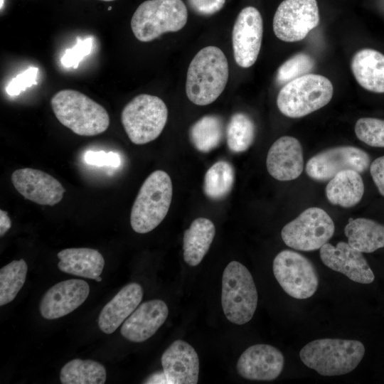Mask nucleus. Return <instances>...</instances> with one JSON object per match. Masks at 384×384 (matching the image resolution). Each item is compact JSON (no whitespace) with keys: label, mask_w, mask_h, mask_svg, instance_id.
I'll use <instances>...</instances> for the list:
<instances>
[{"label":"nucleus","mask_w":384,"mask_h":384,"mask_svg":"<svg viewBox=\"0 0 384 384\" xmlns=\"http://www.w3.org/2000/svg\"><path fill=\"white\" fill-rule=\"evenodd\" d=\"M370 172L380 193L384 196V156L377 158L370 164Z\"/></svg>","instance_id":"4c0bfd02"},{"label":"nucleus","mask_w":384,"mask_h":384,"mask_svg":"<svg viewBox=\"0 0 384 384\" xmlns=\"http://www.w3.org/2000/svg\"><path fill=\"white\" fill-rule=\"evenodd\" d=\"M38 68L30 67L16 77L13 78L8 86L6 92L9 95H18L27 87L37 85Z\"/></svg>","instance_id":"f704fd0d"},{"label":"nucleus","mask_w":384,"mask_h":384,"mask_svg":"<svg viewBox=\"0 0 384 384\" xmlns=\"http://www.w3.org/2000/svg\"><path fill=\"white\" fill-rule=\"evenodd\" d=\"M28 267L24 260H13L0 270V306L12 302L23 286Z\"/></svg>","instance_id":"7c9ffc66"},{"label":"nucleus","mask_w":384,"mask_h":384,"mask_svg":"<svg viewBox=\"0 0 384 384\" xmlns=\"http://www.w3.org/2000/svg\"><path fill=\"white\" fill-rule=\"evenodd\" d=\"M84 159L87 164L98 166H110L118 167L121 162L119 156L112 151H89L85 154Z\"/></svg>","instance_id":"c9c22d12"},{"label":"nucleus","mask_w":384,"mask_h":384,"mask_svg":"<svg viewBox=\"0 0 384 384\" xmlns=\"http://www.w3.org/2000/svg\"><path fill=\"white\" fill-rule=\"evenodd\" d=\"M142 383L146 384H168L166 377L163 370L153 373Z\"/></svg>","instance_id":"58836bf2"},{"label":"nucleus","mask_w":384,"mask_h":384,"mask_svg":"<svg viewBox=\"0 0 384 384\" xmlns=\"http://www.w3.org/2000/svg\"><path fill=\"white\" fill-rule=\"evenodd\" d=\"M92 48V38H77V43L65 50L60 62L65 68H77L85 56L89 55Z\"/></svg>","instance_id":"72a5a7b5"},{"label":"nucleus","mask_w":384,"mask_h":384,"mask_svg":"<svg viewBox=\"0 0 384 384\" xmlns=\"http://www.w3.org/2000/svg\"><path fill=\"white\" fill-rule=\"evenodd\" d=\"M258 295L252 274L242 264L230 262L222 277L221 304L226 318L242 325L252 318Z\"/></svg>","instance_id":"423d86ee"},{"label":"nucleus","mask_w":384,"mask_h":384,"mask_svg":"<svg viewBox=\"0 0 384 384\" xmlns=\"http://www.w3.org/2000/svg\"><path fill=\"white\" fill-rule=\"evenodd\" d=\"M266 166L269 174L279 181H292L299 177L304 169L302 147L293 137L283 136L270 148Z\"/></svg>","instance_id":"aec40b11"},{"label":"nucleus","mask_w":384,"mask_h":384,"mask_svg":"<svg viewBox=\"0 0 384 384\" xmlns=\"http://www.w3.org/2000/svg\"><path fill=\"white\" fill-rule=\"evenodd\" d=\"M284 364L282 353L268 344L248 347L237 363L238 374L247 380H272L282 373Z\"/></svg>","instance_id":"f3484780"},{"label":"nucleus","mask_w":384,"mask_h":384,"mask_svg":"<svg viewBox=\"0 0 384 384\" xmlns=\"http://www.w3.org/2000/svg\"><path fill=\"white\" fill-rule=\"evenodd\" d=\"M365 354L363 344L356 340L321 338L305 345L299 352L302 361L324 376L341 375L353 370Z\"/></svg>","instance_id":"7ed1b4c3"},{"label":"nucleus","mask_w":384,"mask_h":384,"mask_svg":"<svg viewBox=\"0 0 384 384\" xmlns=\"http://www.w3.org/2000/svg\"><path fill=\"white\" fill-rule=\"evenodd\" d=\"M319 23L316 0H284L272 22L275 36L285 42L304 39Z\"/></svg>","instance_id":"9b49d317"},{"label":"nucleus","mask_w":384,"mask_h":384,"mask_svg":"<svg viewBox=\"0 0 384 384\" xmlns=\"http://www.w3.org/2000/svg\"><path fill=\"white\" fill-rule=\"evenodd\" d=\"M228 77V63L223 52L215 46L205 47L189 64L186 81V95L195 105H209L223 92Z\"/></svg>","instance_id":"f257e3e1"},{"label":"nucleus","mask_w":384,"mask_h":384,"mask_svg":"<svg viewBox=\"0 0 384 384\" xmlns=\"http://www.w3.org/2000/svg\"><path fill=\"white\" fill-rule=\"evenodd\" d=\"M11 221L8 213L2 209L0 210V236H4L11 228Z\"/></svg>","instance_id":"ea45409f"},{"label":"nucleus","mask_w":384,"mask_h":384,"mask_svg":"<svg viewBox=\"0 0 384 384\" xmlns=\"http://www.w3.org/2000/svg\"><path fill=\"white\" fill-rule=\"evenodd\" d=\"M333 93V85L327 78L308 73L284 84L277 95V105L288 117H302L326 105Z\"/></svg>","instance_id":"39448f33"},{"label":"nucleus","mask_w":384,"mask_h":384,"mask_svg":"<svg viewBox=\"0 0 384 384\" xmlns=\"http://www.w3.org/2000/svg\"><path fill=\"white\" fill-rule=\"evenodd\" d=\"M168 315L169 309L164 301L153 299L145 302L124 321L121 334L132 342L145 341L163 325Z\"/></svg>","instance_id":"6ab92c4d"},{"label":"nucleus","mask_w":384,"mask_h":384,"mask_svg":"<svg viewBox=\"0 0 384 384\" xmlns=\"http://www.w3.org/2000/svg\"><path fill=\"white\" fill-rule=\"evenodd\" d=\"M50 105L58 120L78 135L95 136L110 125L107 110L79 91L62 90L53 96Z\"/></svg>","instance_id":"f03ea898"},{"label":"nucleus","mask_w":384,"mask_h":384,"mask_svg":"<svg viewBox=\"0 0 384 384\" xmlns=\"http://www.w3.org/2000/svg\"><path fill=\"white\" fill-rule=\"evenodd\" d=\"M335 226L329 215L320 208L304 210L285 225L281 232L284 242L293 249L312 251L320 249L333 236Z\"/></svg>","instance_id":"1a4fd4ad"},{"label":"nucleus","mask_w":384,"mask_h":384,"mask_svg":"<svg viewBox=\"0 0 384 384\" xmlns=\"http://www.w3.org/2000/svg\"><path fill=\"white\" fill-rule=\"evenodd\" d=\"M351 68L357 82L368 91L384 92V55L380 52L363 48L356 52Z\"/></svg>","instance_id":"5701e85b"},{"label":"nucleus","mask_w":384,"mask_h":384,"mask_svg":"<svg viewBox=\"0 0 384 384\" xmlns=\"http://www.w3.org/2000/svg\"><path fill=\"white\" fill-rule=\"evenodd\" d=\"M3 4H4V0H1V8L2 7Z\"/></svg>","instance_id":"a19ab883"},{"label":"nucleus","mask_w":384,"mask_h":384,"mask_svg":"<svg viewBox=\"0 0 384 384\" xmlns=\"http://www.w3.org/2000/svg\"><path fill=\"white\" fill-rule=\"evenodd\" d=\"M358 139L374 147H384V120L373 117L359 119L355 125Z\"/></svg>","instance_id":"473e14b6"},{"label":"nucleus","mask_w":384,"mask_h":384,"mask_svg":"<svg viewBox=\"0 0 384 384\" xmlns=\"http://www.w3.org/2000/svg\"><path fill=\"white\" fill-rule=\"evenodd\" d=\"M348 244L361 252H373L384 247V225L373 220L350 218L344 229Z\"/></svg>","instance_id":"a878e982"},{"label":"nucleus","mask_w":384,"mask_h":384,"mask_svg":"<svg viewBox=\"0 0 384 384\" xmlns=\"http://www.w3.org/2000/svg\"><path fill=\"white\" fill-rule=\"evenodd\" d=\"M142 297L140 284L132 282L123 287L100 313V330L107 334L113 333L137 308Z\"/></svg>","instance_id":"412c9836"},{"label":"nucleus","mask_w":384,"mask_h":384,"mask_svg":"<svg viewBox=\"0 0 384 384\" xmlns=\"http://www.w3.org/2000/svg\"><path fill=\"white\" fill-rule=\"evenodd\" d=\"M215 234V225L206 218H198L183 234V260L190 266H197L208 252Z\"/></svg>","instance_id":"b1692460"},{"label":"nucleus","mask_w":384,"mask_h":384,"mask_svg":"<svg viewBox=\"0 0 384 384\" xmlns=\"http://www.w3.org/2000/svg\"><path fill=\"white\" fill-rule=\"evenodd\" d=\"M101 1H114V0H101Z\"/></svg>","instance_id":"79ce46f5"},{"label":"nucleus","mask_w":384,"mask_h":384,"mask_svg":"<svg viewBox=\"0 0 384 384\" xmlns=\"http://www.w3.org/2000/svg\"><path fill=\"white\" fill-rule=\"evenodd\" d=\"M89 293V284L82 279H70L58 282L43 296L40 313L49 320L63 317L79 307Z\"/></svg>","instance_id":"dca6fc26"},{"label":"nucleus","mask_w":384,"mask_h":384,"mask_svg":"<svg viewBox=\"0 0 384 384\" xmlns=\"http://www.w3.org/2000/svg\"><path fill=\"white\" fill-rule=\"evenodd\" d=\"M320 257L326 267L343 274L355 282L370 284L375 279L363 252L348 242H339L336 246L328 242L324 244L320 248Z\"/></svg>","instance_id":"2eb2a0df"},{"label":"nucleus","mask_w":384,"mask_h":384,"mask_svg":"<svg viewBox=\"0 0 384 384\" xmlns=\"http://www.w3.org/2000/svg\"><path fill=\"white\" fill-rule=\"evenodd\" d=\"M223 136L222 119L216 115H206L191 127L189 137L193 146L201 152H209L216 148Z\"/></svg>","instance_id":"cd10ccee"},{"label":"nucleus","mask_w":384,"mask_h":384,"mask_svg":"<svg viewBox=\"0 0 384 384\" xmlns=\"http://www.w3.org/2000/svg\"><path fill=\"white\" fill-rule=\"evenodd\" d=\"M11 182L24 198L42 206H53L63 198L65 191L62 184L51 175L35 169L14 171Z\"/></svg>","instance_id":"4468645a"},{"label":"nucleus","mask_w":384,"mask_h":384,"mask_svg":"<svg viewBox=\"0 0 384 384\" xmlns=\"http://www.w3.org/2000/svg\"><path fill=\"white\" fill-rule=\"evenodd\" d=\"M187 19V9L182 0H147L134 13L131 28L139 41L149 42L165 33L181 30Z\"/></svg>","instance_id":"0eeeda50"},{"label":"nucleus","mask_w":384,"mask_h":384,"mask_svg":"<svg viewBox=\"0 0 384 384\" xmlns=\"http://www.w3.org/2000/svg\"><path fill=\"white\" fill-rule=\"evenodd\" d=\"M314 67V59L308 54L297 53L282 63L277 70V80L280 84L308 74Z\"/></svg>","instance_id":"2f4dec72"},{"label":"nucleus","mask_w":384,"mask_h":384,"mask_svg":"<svg viewBox=\"0 0 384 384\" xmlns=\"http://www.w3.org/2000/svg\"><path fill=\"white\" fill-rule=\"evenodd\" d=\"M272 270L281 287L292 297L307 299L318 288L319 277L314 265L299 252L289 250L279 252L273 260Z\"/></svg>","instance_id":"9d476101"},{"label":"nucleus","mask_w":384,"mask_h":384,"mask_svg":"<svg viewBox=\"0 0 384 384\" xmlns=\"http://www.w3.org/2000/svg\"><path fill=\"white\" fill-rule=\"evenodd\" d=\"M58 269L68 274L101 282L100 277L105 260L97 250L80 247L67 248L58 253Z\"/></svg>","instance_id":"4be33fe9"},{"label":"nucleus","mask_w":384,"mask_h":384,"mask_svg":"<svg viewBox=\"0 0 384 384\" xmlns=\"http://www.w3.org/2000/svg\"><path fill=\"white\" fill-rule=\"evenodd\" d=\"M225 0H188L190 6L201 15H211L220 11Z\"/></svg>","instance_id":"e433bc0d"},{"label":"nucleus","mask_w":384,"mask_h":384,"mask_svg":"<svg viewBox=\"0 0 384 384\" xmlns=\"http://www.w3.org/2000/svg\"><path fill=\"white\" fill-rule=\"evenodd\" d=\"M234 178V170L229 162L223 160L215 162L205 174L204 193L213 200L223 198L231 191Z\"/></svg>","instance_id":"c85d7f7f"},{"label":"nucleus","mask_w":384,"mask_h":384,"mask_svg":"<svg viewBox=\"0 0 384 384\" xmlns=\"http://www.w3.org/2000/svg\"><path fill=\"white\" fill-rule=\"evenodd\" d=\"M60 379L63 384H103L106 370L99 362L75 358L64 365Z\"/></svg>","instance_id":"bb28decb"},{"label":"nucleus","mask_w":384,"mask_h":384,"mask_svg":"<svg viewBox=\"0 0 384 384\" xmlns=\"http://www.w3.org/2000/svg\"><path fill=\"white\" fill-rule=\"evenodd\" d=\"M168 118V110L159 97L141 94L127 103L122 111L121 121L130 139L135 144H144L156 139L162 132Z\"/></svg>","instance_id":"6e6552de"},{"label":"nucleus","mask_w":384,"mask_h":384,"mask_svg":"<svg viewBox=\"0 0 384 384\" xmlns=\"http://www.w3.org/2000/svg\"><path fill=\"white\" fill-rule=\"evenodd\" d=\"M111 9H112V7H111V6H110V7L108 8V10H110Z\"/></svg>","instance_id":"37998d69"},{"label":"nucleus","mask_w":384,"mask_h":384,"mask_svg":"<svg viewBox=\"0 0 384 384\" xmlns=\"http://www.w3.org/2000/svg\"><path fill=\"white\" fill-rule=\"evenodd\" d=\"M370 164V158L365 151L343 146L328 149L312 156L306 163V172L316 181H325L344 170L363 173Z\"/></svg>","instance_id":"f8f14e48"},{"label":"nucleus","mask_w":384,"mask_h":384,"mask_svg":"<svg viewBox=\"0 0 384 384\" xmlns=\"http://www.w3.org/2000/svg\"><path fill=\"white\" fill-rule=\"evenodd\" d=\"M263 22L260 11L253 6L241 10L235 22L232 43L236 63L244 68L252 66L260 50Z\"/></svg>","instance_id":"ddd939ff"},{"label":"nucleus","mask_w":384,"mask_h":384,"mask_svg":"<svg viewBox=\"0 0 384 384\" xmlns=\"http://www.w3.org/2000/svg\"><path fill=\"white\" fill-rule=\"evenodd\" d=\"M364 184L358 172L344 170L331 178L326 187L329 201L343 208L356 205L363 197Z\"/></svg>","instance_id":"393cba45"},{"label":"nucleus","mask_w":384,"mask_h":384,"mask_svg":"<svg viewBox=\"0 0 384 384\" xmlns=\"http://www.w3.org/2000/svg\"><path fill=\"white\" fill-rule=\"evenodd\" d=\"M173 194L169 175L152 172L144 181L133 203L130 224L137 233H147L156 228L169 211Z\"/></svg>","instance_id":"20e7f679"},{"label":"nucleus","mask_w":384,"mask_h":384,"mask_svg":"<svg viewBox=\"0 0 384 384\" xmlns=\"http://www.w3.org/2000/svg\"><path fill=\"white\" fill-rule=\"evenodd\" d=\"M255 127L252 119L246 114L238 112L231 117L226 130L229 149L235 153L246 151L252 144Z\"/></svg>","instance_id":"c756f323"},{"label":"nucleus","mask_w":384,"mask_h":384,"mask_svg":"<svg viewBox=\"0 0 384 384\" xmlns=\"http://www.w3.org/2000/svg\"><path fill=\"white\" fill-rule=\"evenodd\" d=\"M168 384H196L199 359L193 346L182 340L174 341L161 356Z\"/></svg>","instance_id":"a211bd4d"}]
</instances>
